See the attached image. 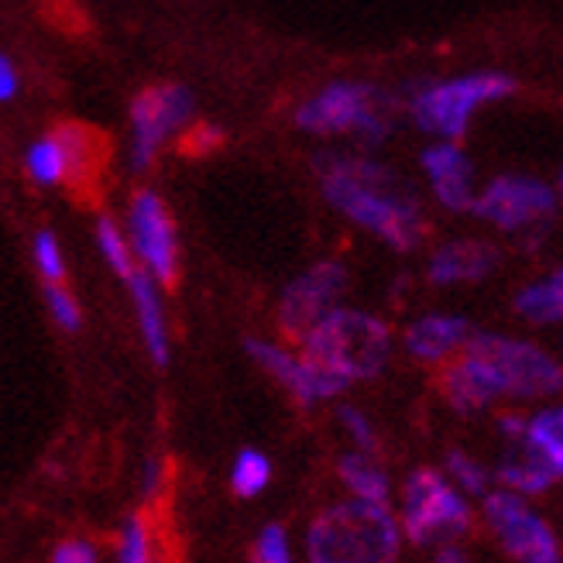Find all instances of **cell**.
<instances>
[{
    "mask_svg": "<svg viewBox=\"0 0 563 563\" xmlns=\"http://www.w3.org/2000/svg\"><path fill=\"white\" fill-rule=\"evenodd\" d=\"M512 90H516V79L505 73H474L464 79L437 82V87L419 90L412 97V118L419 128L454 141L464 134V128L471 121V110L477 103L509 97Z\"/></svg>",
    "mask_w": 563,
    "mask_h": 563,
    "instance_id": "6",
    "label": "cell"
},
{
    "mask_svg": "<svg viewBox=\"0 0 563 563\" xmlns=\"http://www.w3.org/2000/svg\"><path fill=\"white\" fill-rule=\"evenodd\" d=\"M474 336L464 317H422L406 330V347L419 361H440Z\"/></svg>",
    "mask_w": 563,
    "mask_h": 563,
    "instance_id": "18",
    "label": "cell"
},
{
    "mask_svg": "<svg viewBox=\"0 0 563 563\" xmlns=\"http://www.w3.org/2000/svg\"><path fill=\"white\" fill-rule=\"evenodd\" d=\"M446 467H450V477L471 495H485L488 488V471L477 464L474 457H467L464 450H446Z\"/></svg>",
    "mask_w": 563,
    "mask_h": 563,
    "instance_id": "28",
    "label": "cell"
},
{
    "mask_svg": "<svg viewBox=\"0 0 563 563\" xmlns=\"http://www.w3.org/2000/svg\"><path fill=\"white\" fill-rule=\"evenodd\" d=\"M35 265H38V272H42L48 282H59V278L66 275L63 247H59V241H55V234L38 231V238H35Z\"/></svg>",
    "mask_w": 563,
    "mask_h": 563,
    "instance_id": "30",
    "label": "cell"
},
{
    "mask_svg": "<svg viewBox=\"0 0 563 563\" xmlns=\"http://www.w3.org/2000/svg\"><path fill=\"white\" fill-rule=\"evenodd\" d=\"M440 385H443L446 402L454 406L457 412H477V409H485L492 399L501 396L498 382L488 375L485 364H482V361H474L467 351H464L461 361H454V364H450V368L443 372Z\"/></svg>",
    "mask_w": 563,
    "mask_h": 563,
    "instance_id": "17",
    "label": "cell"
},
{
    "mask_svg": "<svg viewBox=\"0 0 563 563\" xmlns=\"http://www.w3.org/2000/svg\"><path fill=\"white\" fill-rule=\"evenodd\" d=\"M306 553L309 563H396L399 529L382 501L354 495L313 519Z\"/></svg>",
    "mask_w": 563,
    "mask_h": 563,
    "instance_id": "2",
    "label": "cell"
},
{
    "mask_svg": "<svg viewBox=\"0 0 563 563\" xmlns=\"http://www.w3.org/2000/svg\"><path fill=\"white\" fill-rule=\"evenodd\" d=\"M192 114V93L179 82H162V87L141 90L131 103V165L148 168L155 152L165 145V137L173 134L186 118Z\"/></svg>",
    "mask_w": 563,
    "mask_h": 563,
    "instance_id": "11",
    "label": "cell"
},
{
    "mask_svg": "<svg viewBox=\"0 0 563 563\" xmlns=\"http://www.w3.org/2000/svg\"><path fill=\"white\" fill-rule=\"evenodd\" d=\"M529 437L537 440L563 471V409H547L529 419Z\"/></svg>",
    "mask_w": 563,
    "mask_h": 563,
    "instance_id": "27",
    "label": "cell"
},
{
    "mask_svg": "<svg viewBox=\"0 0 563 563\" xmlns=\"http://www.w3.org/2000/svg\"><path fill=\"white\" fill-rule=\"evenodd\" d=\"M223 145V131L217 124H196L189 134H186V155H210Z\"/></svg>",
    "mask_w": 563,
    "mask_h": 563,
    "instance_id": "33",
    "label": "cell"
},
{
    "mask_svg": "<svg viewBox=\"0 0 563 563\" xmlns=\"http://www.w3.org/2000/svg\"><path fill=\"white\" fill-rule=\"evenodd\" d=\"M402 526H406V537L419 547L433 540H454L461 532H467L471 509L437 471L419 467L406 482Z\"/></svg>",
    "mask_w": 563,
    "mask_h": 563,
    "instance_id": "7",
    "label": "cell"
},
{
    "mask_svg": "<svg viewBox=\"0 0 563 563\" xmlns=\"http://www.w3.org/2000/svg\"><path fill=\"white\" fill-rule=\"evenodd\" d=\"M251 563H292L286 529H282V526H265L262 537H258V547H255V560H251Z\"/></svg>",
    "mask_w": 563,
    "mask_h": 563,
    "instance_id": "31",
    "label": "cell"
},
{
    "mask_svg": "<svg viewBox=\"0 0 563 563\" xmlns=\"http://www.w3.org/2000/svg\"><path fill=\"white\" fill-rule=\"evenodd\" d=\"M341 427L347 430V437L364 450V454H375L378 450V437H375V430H372V422H368V416L364 412H357V409H351V406H341Z\"/></svg>",
    "mask_w": 563,
    "mask_h": 563,
    "instance_id": "32",
    "label": "cell"
},
{
    "mask_svg": "<svg viewBox=\"0 0 563 563\" xmlns=\"http://www.w3.org/2000/svg\"><path fill=\"white\" fill-rule=\"evenodd\" d=\"M97 244H100V251H103L107 265L114 268L121 278H131V275H134L128 241H124L121 228H118V223L110 220V217H100V223H97Z\"/></svg>",
    "mask_w": 563,
    "mask_h": 563,
    "instance_id": "26",
    "label": "cell"
},
{
    "mask_svg": "<svg viewBox=\"0 0 563 563\" xmlns=\"http://www.w3.org/2000/svg\"><path fill=\"white\" fill-rule=\"evenodd\" d=\"M341 471V482L357 495V498H368V501H388V477L385 471L368 457V454H347L336 464Z\"/></svg>",
    "mask_w": 563,
    "mask_h": 563,
    "instance_id": "23",
    "label": "cell"
},
{
    "mask_svg": "<svg viewBox=\"0 0 563 563\" xmlns=\"http://www.w3.org/2000/svg\"><path fill=\"white\" fill-rule=\"evenodd\" d=\"M317 168L327 200L354 223L368 228L396 251H416L422 244L427 223L412 189L396 173L378 162L347 155H323Z\"/></svg>",
    "mask_w": 563,
    "mask_h": 563,
    "instance_id": "1",
    "label": "cell"
},
{
    "mask_svg": "<svg viewBox=\"0 0 563 563\" xmlns=\"http://www.w3.org/2000/svg\"><path fill=\"white\" fill-rule=\"evenodd\" d=\"M118 563H158L155 553V529L145 516H134L124 522L121 547H118Z\"/></svg>",
    "mask_w": 563,
    "mask_h": 563,
    "instance_id": "24",
    "label": "cell"
},
{
    "mask_svg": "<svg viewBox=\"0 0 563 563\" xmlns=\"http://www.w3.org/2000/svg\"><path fill=\"white\" fill-rule=\"evenodd\" d=\"M516 313L529 323H556L563 320V268H556L547 282L526 286L516 296Z\"/></svg>",
    "mask_w": 563,
    "mask_h": 563,
    "instance_id": "21",
    "label": "cell"
},
{
    "mask_svg": "<svg viewBox=\"0 0 563 563\" xmlns=\"http://www.w3.org/2000/svg\"><path fill=\"white\" fill-rule=\"evenodd\" d=\"M485 519L498 532V540L519 563H560V543L553 529L529 512V505L516 492H495L485 498Z\"/></svg>",
    "mask_w": 563,
    "mask_h": 563,
    "instance_id": "10",
    "label": "cell"
},
{
    "mask_svg": "<svg viewBox=\"0 0 563 563\" xmlns=\"http://www.w3.org/2000/svg\"><path fill=\"white\" fill-rule=\"evenodd\" d=\"M45 302H48V313L55 317V323H59L63 330H79L82 327V317H79V306L76 299L63 289V286H55V282H48L45 286Z\"/></svg>",
    "mask_w": 563,
    "mask_h": 563,
    "instance_id": "29",
    "label": "cell"
},
{
    "mask_svg": "<svg viewBox=\"0 0 563 563\" xmlns=\"http://www.w3.org/2000/svg\"><path fill=\"white\" fill-rule=\"evenodd\" d=\"M422 168L440 203L450 210H474V165L454 145H433L422 152Z\"/></svg>",
    "mask_w": 563,
    "mask_h": 563,
    "instance_id": "16",
    "label": "cell"
},
{
    "mask_svg": "<svg viewBox=\"0 0 563 563\" xmlns=\"http://www.w3.org/2000/svg\"><path fill=\"white\" fill-rule=\"evenodd\" d=\"M24 168H27V176H32L35 183H42V186L66 183L69 179V155H66L63 137L55 131L38 137L24 155Z\"/></svg>",
    "mask_w": 563,
    "mask_h": 563,
    "instance_id": "22",
    "label": "cell"
},
{
    "mask_svg": "<svg viewBox=\"0 0 563 563\" xmlns=\"http://www.w3.org/2000/svg\"><path fill=\"white\" fill-rule=\"evenodd\" d=\"M505 440H509V450H505V457L498 464V477L512 492H547L563 474L556 461L529 433L505 437Z\"/></svg>",
    "mask_w": 563,
    "mask_h": 563,
    "instance_id": "14",
    "label": "cell"
},
{
    "mask_svg": "<svg viewBox=\"0 0 563 563\" xmlns=\"http://www.w3.org/2000/svg\"><path fill=\"white\" fill-rule=\"evenodd\" d=\"M498 268V247L488 241H450L430 258L433 286H457V282H482Z\"/></svg>",
    "mask_w": 563,
    "mask_h": 563,
    "instance_id": "15",
    "label": "cell"
},
{
    "mask_svg": "<svg viewBox=\"0 0 563 563\" xmlns=\"http://www.w3.org/2000/svg\"><path fill=\"white\" fill-rule=\"evenodd\" d=\"M162 482V464L158 461H148L145 464V474H141V485H145V492H155Z\"/></svg>",
    "mask_w": 563,
    "mask_h": 563,
    "instance_id": "36",
    "label": "cell"
},
{
    "mask_svg": "<svg viewBox=\"0 0 563 563\" xmlns=\"http://www.w3.org/2000/svg\"><path fill=\"white\" fill-rule=\"evenodd\" d=\"M131 238L141 262L148 265V272L165 282V286H176L179 278V241L173 217H168L165 203L158 200V192L141 189L131 200Z\"/></svg>",
    "mask_w": 563,
    "mask_h": 563,
    "instance_id": "12",
    "label": "cell"
},
{
    "mask_svg": "<svg viewBox=\"0 0 563 563\" xmlns=\"http://www.w3.org/2000/svg\"><path fill=\"white\" fill-rule=\"evenodd\" d=\"M560 196H563V173H560Z\"/></svg>",
    "mask_w": 563,
    "mask_h": 563,
    "instance_id": "38",
    "label": "cell"
},
{
    "mask_svg": "<svg viewBox=\"0 0 563 563\" xmlns=\"http://www.w3.org/2000/svg\"><path fill=\"white\" fill-rule=\"evenodd\" d=\"M247 354L255 357L275 382L286 385L292 396L299 402H306V406L317 402V399H330V396H336V391H344L351 385V382L336 378L330 372L313 368L309 361H296L292 354H286V351L268 344V341H247Z\"/></svg>",
    "mask_w": 563,
    "mask_h": 563,
    "instance_id": "13",
    "label": "cell"
},
{
    "mask_svg": "<svg viewBox=\"0 0 563 563\" xmlns=\"http://www.w3.org/2000/svg\"><path fill=\"white\" fill-rule=\"evenodd\" d=\"M433 563H467V556H464V550H461V547L450 543V547H443V550L437 553V560H433Z\"/></svg>",
    "mask_w": 563,
    "mask_h": 563,
    "instance_id": "37",
    "label": "cell"
},
{
    "mask_svg": "<svg viewBox=\"0 0 563 563\" xmlns=\"http://www.w3.org/2000/svg\"><path fill=\"white\" fill-rule=\"evenodd\" d=\"M474 213L501 231H526V244H537L556 213V196L540 179L498 176L474 200Z\"/></svg>",
    "mask_w": 563,
    "mask_h": 563,
    "instance_id": "8",
    "label": "cell"
},
{
    "mask_svg": "<svg viewBox=\"0 0 563 563\" xmlns=\"http://www.w3.org/2000/svg\"><path fill=\"white\" fill-rule=\"evenodd\" d=\"M396 97L368 82H330L313 100H306L296 124L313 134H357L364 145H382L391 131Z\"/></svg>",
    "mask_w": 563,
    "mask_h": 563,
    "instance_id": "4",
    "label": "cell"
},
{
    "mask_svg": "<svg viewBox=\"0 0 563 563\" xmlns=\"http://www.w3.org/2000/svg\"><path fill=\"white\" fill-rule=\"evenodd\" d=\"M347 286V272L336 262H320L313 268H306L292 286L282 292L278 302V327L292 341H306L333 309L336 299H341Z\"/></svg>",
    "mask_w": 563,
    "mask_h": 563,
    "instance_id": "9",
    "label": "cell"
},
{
    "mask_svg": "<svg viewBox=\"0 0 563 563\" xmlns=\"http://www.w3.org/2000/svg\"><path fill=\"white\" fill-rule=\"evenodd\" d=\"M467 354L474 361H482L488 375L498 382L501 396H553L563 385L560 364L526 341H509V336H495V333H474L467 341Z\"/></svg>",
    "mask_w": 563,
    "mask_h": 563,
    "instance_id": "5",
    "label": "cell"
},
{
    "mask_svg": "<svg viewBox=\"0 0 563 563\" xmlns=\"http://www.w3.org/2000/svg\"><path fill=\"white\" fill-rule=\"evenodd\" d=\"M55 134L63 137L66 155H69V179L76 189H87L93 183V176L103 165V137L82 124H63L55 128Z\"/></svg>",
    "mask_w": 563,
    "mask_h": 563,
    "instance_id": "19",
    "label": "cell"
},
{
    "mask_svg": "<svg viewBox=\"0 0 563 563\" xmlns=\"http://www.w3.org/2000/svg\"><path fill=\"white\" fill-rule=\"evenodd\" d=\"M306 361L320 372L344 382L375 378L391 351L388 327L361 309H333V313L302 341Z\"/></svg>",
    "mask_w": 563,
    "mask_h": 563,
    "instance_id": "3",
    "label": "cell"
},
{
    "mask_svg": "<svg viewBox=\"0 0 563 563\" xmlns=\"http://www.w3.org/2000/svg\"><path fill=\"white\" fill-rule=\"evenodd\" d=\"M128 286H131V296H134V306H137L145 347H148L155 364H165L168 361V341H165V323H162V309H158V296H155L152 278L134 268V275L128 278Z\"/></svg>",
    "mask_w": 563,
    "mask_h": 563,
    "instance_id": "20",
    "label": "cell"
},
{
    "mask_svg": "<svg viewBox=\"0 0 563 563\" xmlns=\"http://www.w3.org/2000/svg\"><path fill=\"white\" fill-rule=\"evenodd\" d=\"M268 477H272L268 457L258 454V450H241V457L234 461V471H231V488L241 498H255L258 492H265Z\"/></svg>",
    "mask_w": 563,
    "mask_h": 563,
    "instance_id": "25",
    "label": "cell"
},
{
    "mask_svg": "<svg viewBox=\"0 0 563 563\" xmlns=\"http://www.w3.org/2000/svg\"><path fill=\"white\" fill-rule=\"evenodd\" d=\"M18 93V73L11 66V59H0V97L11 100Z\"/></svg>",
    "mask_w": 563,
    "mask_h": 563,
    "instance_id": "35",
    "label": "cell"
},
{
    "mask_svg": "<svg viewBox=\"0 0 563 563\" xmlns=\"http://www.w3.org/2000/svg\"><path fill=\"white\" fill-rule=\"evenodd\" d=\"M52 563H97V550L82 540H69L52 553Z\"/></svg>",
    "mask_w": 563,
    "mask_h": 563,
    "instance_id": "34",
    "label": "cell"
}]
</instances>
